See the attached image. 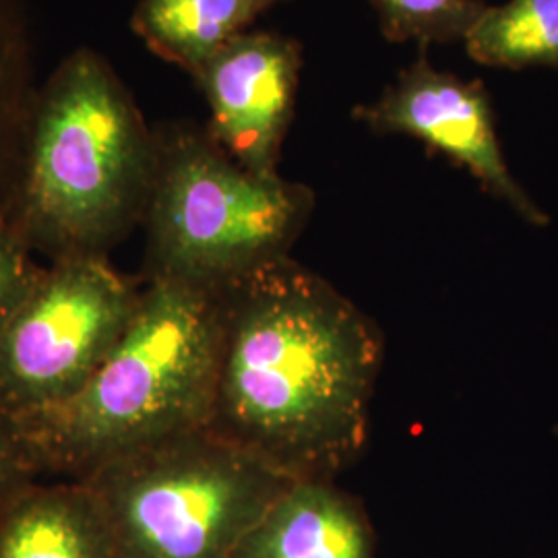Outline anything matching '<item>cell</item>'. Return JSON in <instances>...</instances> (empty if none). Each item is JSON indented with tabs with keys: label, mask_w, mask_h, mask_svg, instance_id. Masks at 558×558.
I'll list each match as a JSON object with an SVG mask.
<instances>
[{
	"label": "cell",
	"mask_w": 558,
	"mask_h": 558,
	"mask_svg": "<svg viewBox=\"0 0 558 558\" xmlns=\"http://www.w3.org/2000/svg\"><path fill=\"white\" fill-rule=\"evenodd\" d=\"M383 345L373 320L288 257L221 288L209 428L292 480H333L368 439Z\"/></svg>",
	"instance_id": "cell-1"
},
{
	"label": "cell",
	"mask_w": 558,
	"mask_h": 558,
	"mask_svg": "<svg viewBox=\"0 0 558 558\" xmlns=\"http://www.w3.org/2000/svg\"><path fill=\"white\" fill-rule=\"evenodd\" d=\"M158 141L112 64L77 48L40 85L13 221L50 260L110 257L141 226Z\"/></svg>",
	"instance_id": "cell-2"
},
{
	"label": "cell",
	"mask_w": 558,
	"mask_h": 558,
	"mask_svg": "<svg viewBox=\"0 0 558 558\" xmlns=\"http://www.w3.org/2000/svg\"><path fill=\"white\" fill-rule=\"evenodd\" d=\"M221 352V290L143 279L119 343L73 398L21 422L41 474L77 480L161 440L207 430Z\"/></svg>",
	"instance_id": "cell-3"
},
{
	"label": "cell",
	"mask_w": 558,
	"mask_h": 558,
	"mask_svg": "<svg viewBox=\"0 0 558 558\" xmlns=\"http://www.w3.org/2000/svg\"><path fill=\"white\" fill-rule=\"evenodd\" d=\"M156 141L143 279L221 290L290 255L315 209L308 186L242 168L191 122L158 126Z\"/></svg>",
	"instance_id": "cell-4"
},
{
	"label": "cell",
	"mask_w": 558,
	"mask_h": 558,
	"mask_svg": "<svg viewBox=\"0 0 558 558\" xmlns=\"http://www.w3.org/2000/svg\"><path fill=\"white\" fill-rule=\"evenodd\" d=\"M77 480L100 502L120 558H234L292 482L211 430L141 447Z\"/></svg>",
	"instance_id": "cell-5"
},
{
	"label": "cell",
	"mask_w": 558,
	"mask_h": 558,
	"mask_svg": "<svg viewBox=\"0 0 558 558\" xmlns=\"http://www.w3.org/2000/svg\"><path fill=\"white\" fill-rule=\"evenodd\" d=\"M140 294L110 257L44 265L0 333V405L25 422L73 398L119 343Z\"/></svg>",
	"instance_id": "cell-6"
},
{
	"label": "cell",
	"mask_w": 558,
	"mask_h": 558,
	"mask_svg": "<svg viewBox=\"0 0 558 558\" xmlns=\"http://www.w3.org/2000/svg\"><path fill=\"white\" fill-rule=\"evenodd\" d=\"M352 117L375 133L422 141L428 149L465 168L523 220L534 226L548 223L538 203L509 172L484 83L437 71L426 59V48L399 73L379 100L354 108Z\"/></svg>",
	"instance_id": "cell-7"
},
{
	"label": "cell",
	"mask_w": 558,
	"mask_h": 558,
	"mask_svg": "<svg viewBox=\"0 0 558 558\" xmlns=\"http://www.w3.org/2000/svg\"><path fill=\"white\" fill-rule=\"evenodd\" d=\"M302 46L276 32H244L193 75L209 106L205 131L242 168L278 177L294 117Z\"/></svg>",
	"instance_id": "cell-8"
},
{
	"label": "cell",
	"mask_w": 558,
	"mask_h": 558,
	"mask_svg": "<svg viewBox=\"0 0 558 558\" xmlns=\"http://www.w3.org/2000/svg\"><path fill=\"white\" fill-rule=\"evenodd\" d=\"M234 558H375V536L359 502L331 480H292Z\"/></svg>",
	"instance_id": "cell-9"
},
{
	"label": "cell",
	"mask_w": 558,
	"mask_h": 558,
	"mask_svg": "<svg viewBox=\"0 0 558 558\" xmlns=\"http://www.w3.org/2000/svg\"><path fill=\"white\" fill-rule=\"evenodd\" d=\"M0 558H120L100 502L81 480H34L0 505Z\"/></svg>",
	"instance_id": "cell-10"
},
{
	"label": "cell",
	"mask_w": 558,
	"mask_h": 558,
	"mask_svg": "<svg viewBox=\"0 0 558 558\" xmlns=\"http://www.w3.org/2000/svg\"><path fill=\"white\" fill-rule=\"evenodd\" d=\"M279 2L286 0H141L131 27L156 57L193 77Z\"/></svg>",
	"instance_id": "cell-11"
},
{
	"label": "cell",
	"mask_w": 558,
	"mask_h": 558,
	"mask_svg": "<svg viewBox=\"0 0 558 558\" xmlns=\"http://www.w3.org/2000/svg\"><path fill=\"white\" fill-rule=\"evenodd\" d=\"M40 94L27 0H0V203L11 205Z\"/></svg>",
	"instance_id": "cell-12"
},
{
	"label": "cell",
	"mask_w": 558,
	"mask_h": 558,
	"mask_svg": "<svg viewBox=\"0 0 558 558\" xmlns=\"http://www.w3.org/2000/svg\"><path fill=\"white\" fill-rule=\"evenodd\" d=\"M470 59L497 69L558 66V0H509L484 11L465 40Z\"/></svg>",
	"instance_id": "cell-13"
},
{
	"label": "cell",
	"mask_w": 558,
	"mask_h": 558,
	"mask_svg": "<svg viewBox=\"0 0 558 558\" xmlns=\"http://www.w3.org/2000/svg\"><path fill=\"white\" fill-rule=\"evenodd\" d=\"M379 17L380 32L389 41L433 44L468 40L488 9L484 0H368Z\"/></svg>",
	"instance_id": "cell-14"
},
{
	"label": "cell",
	"mask_w": 558,
	"mask_h": 558,
	"mask_svg": "<svg viewBox=\"0 0 558 558\" xmlns=\"http://www.w3.org/2000/svg\"><path fill=\"white\" fill-rule=\"evenodd\" d=\"M40 274L36 253L21 236L11 211L0 207V333Z\"/></svg>",
	"instance_id": "cell-15"
},
{
	"label": "cell",
	"mask_w": 558,
	"mask_h": 558,
	"mask_svg": "<svg viewBox=\"0 0 558 558\" xmlns=\"http://www.w3.org/2000/svg\"><path fill=\"white\" fill-rule=\"evenodd\" d=\"M41 476L40 463L21 420L0 405V505Z\"/></svg>",
	"instance_id": "cell-16"
}]
</instances>
